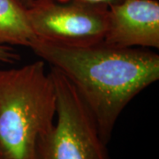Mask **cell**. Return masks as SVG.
I'll return each instance as SVG.
<instances>
[{
    "mask_svg": "<svg viewBox=\"0 0 159 159\" xmlns=\"http://www.w3.org/2000/svg\"><path fill=\"white\" fill-rule=\"evenodd\" d=\"M29 48L74 85L105 144L125 106L159 79V56L151 51L115 48L102 43L68 47L36 37Z\"/></svg>",
    "mask_w": 159,
    "mask_h": 159,
    "instance_id": "obj_1",
    "label": "cell"
},
{
    "mask_svg": "<svg viewBox=\"0 0 159 159\" xmlns=\"http://www.w3.org/2000/svg\"><path fill=\"white\" fill-rule=\"evenodd\" d=\"M56 108L43 60L0 69V159H36L38 141L54 124Z\"/></svg>",
    "mask_w": 159,
    "mask_h": 159,
    "instance_id": "obj_2",
    "label": "cell"
},
{
    "mask_svg": "<svg viewBox=\"0 0 159 159\" xmlns=\"http://www.w3.org/2000/svg\"><path fill=\"white\" fill-rule=\"evenodd\" d=\"M57 97V122L41 137L36 159H111L95 119L74 85L51 67Z\"/></svg>",
    "mask_w": 159,
    "mask_h": 159,
    "instance_id": "obj_3",
    "label": "cell"
},
{
    "mask_svg": "<svg viewBox=\"0 0 159 159\" xmlns=\"http://www.w3.org/2000/svg\"><path fill=\"white\" fill-rule=\"evenodd\" d=\"M108 7L87 0H34L26 11L36 38L57 45L83 47L102 43Z\"/></svg>",
    "mask_w": 159,
    "mask_h": 159,
    "instance_id": "obj_4",
    "label": "cell"
},
{
    "mask_svg": "<svg viewBox=\"0 0 159 159\" xmlns=\"http://www.w3.org/2000/svg\"><path fill=\"white\" fill-rule=\"evenodd\" d=\"M102 43L115 48H159V2L123 0L108 7Z\"/></svg>",
    "mask_w": 159,
    "mask_h": 159,
    "instance_id": "obj_5",
    "label": "cell"
},
{
    "mask_svg": "<svg viewBox=\"0 0 159 159\" xmlns=\"http://www.w3.org/2000/svg\"><path fill=\"white\" fill-rule=\"evenodd\" d=\"M34 37L26 7L17 0H0V45L29 48Z\"/></svg>",
    "mask_w": 159,
    "mask_h": 159,
    "instance_id": "obj_6",
    "label": "cell"
},
{
    "mask_svg": "<svg viewBox=\"0 0 159 159\" xmlns=\"http://www.w3.org/2000/svg\"><path fill=\"white\" fill-rule=\"evenodd\" d=\"M20 60V56L11 46L0 45V62L15 64Z\"/></svg>",
    "mask_w": 159,
    "mask_h": 159,
    "instance_id": "obj_7",
    "label": "cell"
},
{
    "mask_svg": "<svg viewBox=\"0 0 159 159\" xmlns=\"http://www.w3.org/2000/svg\"><path fill=\"white\" fill-rule=\"evenodd\" d=\"M18 2L22 5L24 7H28L30 5V3L34 0H17ZM87 1H89V2H94V3H98V4H102V5H105V6H111L114 4H117L119 3L123 0H87Z\"/></svg>",
    "mask_w": 159,
    "mask_h": 159,
    "instance_id": "obj_8",
    "label": "cell"
}]
</instances>
